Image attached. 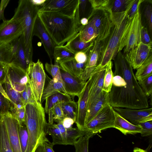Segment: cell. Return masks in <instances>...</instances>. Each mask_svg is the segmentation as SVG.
Returning a JSON list of instances; mask_svg holds the SVG:
<instances>
[{
  "label": "cell",
  "instance_id": "1",
  "mask_svg": "<svg viewBox=\"0 0 152 152\" xmlns=\"http://www.w3.org/2000/svg\"><path fill=\"white\" fill-rule=\"evenodd\" d=\"M113 59L115 70L109 93V104L113 108H148L147 97L139 84L130 63L121 51Z\"/></svg>",
  "mask_w": 152,
  "mask_h": 152
},
{
  "label": "cell",
  "instance_id": "2",
  "mask_svg": "<svg viewBox=\"0 0 152 152\" xmlns=\"http://www.w3.org/2000/svg\"><path fill=\"white\" fill-rule=\"evenodd\" d=\"M38 15L57 46H63L76 36L83 26L80 23L77 8L71 18L53 12H39Z\"/></svg>",
  "mask_w": 152,
  "mask_h": 152
},
{
  "label": "cell",
  "instance_id": "3",
  "mask_svg": "<svg viewBox=\"0 0 152 152\" xmlns=\"http://www.w3.org/2000/svg\"><path fill=\"white\" fill-rule=\"evenodd\" d=\"M25 122L28 134V142L25 152H41L46 137L48 123L42 104L36 102L25 105Z\"/></svg>",
  "mask_w": 152,
  "mask_h": 152
},
{
  "label": "cell",
  "instance_id": "4",
  "mask_svg": "<svg viewBox=\"0 0 152 152\" xmlns=\"http://www.w3.org/2000/svg\"><path fill=\"white\" fill-rule=\"evenodd\" d=\"M134 1L124 12L114 13L111 10L110 29L103 42L99 56L97 66L100 68L105 67L118 53L120 41L128 20V12Z\"/></svg>",
  "mask_w": 152,
  "mask_h": 152
},
{
  "label": "cell",
  "instance_id": "5",
  "mask_svg": "<svg viewBox=\"0 0 152 152\" xmlns=\"http://www.w3.org/2000/svg\"><path fill=\"white\" fill-rule=\"evenodd\" d=\"M39 8L32 4L29 0H19L12 17L20 22L22 27L26 56L29 65L32 61L33 31Z\"/></svg>",
  "mask_w": 152,
  "mask_h": 152
},
{
  "label": "cell",
  "instance_id": "6",
  "mask_svg": "<svg viewBox=\"0 0 152 152\" xmlns=\"http://www.w3.org/2000/svg\"><path fill=\"white\" fill-rule=\"evenodd\" d=\"M142 26L139 10L132 18H128L119 43L118 52L124 49L125 55L138 45L140 43V35Z\"/></svg>",
  "mask_w": 152,
  "mask_h": 152
},
{
  "label": "cell",
  "instance_id": "7",
  "mask_svg": "<svg viewBox=\"0 0 152 152\" xmlns=\"http://www.w3.org/2000/svg\"><path fill=\"white\" fill-rule=\"evenodd\" d=\"M27 75L28 83L36 100L41 103L46 75L43 64L39 59L36 62L32 61L30 64Z\"/></svg>",
  "mask_w": 152,
  "mask_h": 152
},
{
  "label": "cell",
  "instance_id": "8",
  "mask_svg": "<svg viewBox=\"0 0 152 152\" xmlns=\"http://www.w3.org/2000/svg\"><path fill=\"white\" fill-rule=\"evenodd\" d=\"M115 119L113 108L108 104L85 125L84 131L94 135L103 130L114 128Z\"/></svg>",
  "mask_w": 152,
  "mask_h": 152
},
{
  "label": "cell",
  "instance_id": "9",
  "mask_svg": "<svg viewBox=\"0 0 152 152\" xmlns=\"http://www.w3.org/2000/svg\"><path fill=\"white\" fill-rule=\"evenodd\" d=\"M100 69L96 67L94 72L86 82L83 90L78 97L77 114L75 123L77 128L81 130L84 131L89 93Z\"/></svg>",
  "mask_w": 152,
  "mask_h": 152
},
{
  "label": "cell",
  "instance_id": "10",
  "mask_svg": "<svg viewBox=\"0 0 152 152\" xmlns=\"http://www.w3.org/2000/svg\"><path fill=\"white\" fill-rule=\"evenodd\" d=\"M78 0H46L39 12H53L71 18L76 15Z\"/></svg>",
  "mask_w": 152,
  "mask_h": 152
},
{
  "label": "cell",
  "instance_id": "11",
  "mask_svg": "<svg viewBox=\"0 0 152 152\" xmlns=\"http://www.w3.org/2000/svg\"><path fill=\"white\" fill-rule=\"evenodd\" d=\"M20 22L12 18L3 21L0 25V44L10 43L23 34Z\"/></svg>",
  "mask_w": 152,
  "mask_h": 152
},
{
  "label": "cell",
  "instance_id": "12",
  "mask_svg": "<svg viewBox=\"0 0 152 152\" xmlns=\"http://www.w3.org/2000/svg\"><path fill=\"white\" fill-rule=\"evenodd\" d=\"M5 80L10 83L14 90L20 93L24 90L26 84L28 83L26 72L12 63L7 64Z\"/></svg>",
  "mask_w": 152,
  "mask_h": 152
},
{
  "label": "cell",
  "instance_id": "13",
  "mask_svg": "<svg viewBox=\"0 0 152 152\" xmlns=\"http://www.w3.org/2000/svg\"><path fill=\"white\" fill-rule=\"evenodd\" d=\"M113 108L122 117L134 125H137L140 123L152 120L151 107L141 109L120 107Z\"/></svg>",
  "mask_w": 152,
  "mask_h": 152
},
{
  "label": "cell",
  "instance_id": "14",
  "mask_svg": "<svg viewBox=\"0 0 152 152\" xmlns=\"http://www.w3.org/2000/svg\"><path fill=\"white\" fill-rule=\"evenodd\" d=\"M33 36H36L41 40L50 61L54 58V52L56 45L51 38L38 15L34 23Z\"/></svg>",
  "mask_w": 152,
  "mask_h": 152
},
{
  "label": "cell",
  "instance_id": "15",
  "mask_svg": "<svg viewBox=\"0 0 152 152\" xmlns=\"http://www.w3.org/2000/svg\"><path fill=\"white\" fill-rule=\"evenodd\" d=\"M13 152H22L18 133L19 123L10 111L2 115Z\"/></svg>",
  "mask_w": 152,
  "mask_h": 152
},
{
  "label": "cell",
  "instance_id": "16",
  "mask_svg": "<svg viewBox=\"0 0 152 152\" xmlns=\"http://www.w3.org/2000/svg\"><path fill=\"white\" fill-rule=\"evenodd\" d=\"M152 52V46L140 42L134 48L124 55L131 64L133 69H137Z\"/></svg>",
  "mask_w": 152,
  "mask_h": 152
},
{
  "label": "cell",
  "instance_id": "17",
  "mask_svg": "<svg viewBox=\"0 0 152 152\" xmlns=\"http://www.w3.org/2000/svg\"><path fill=\"white\" fill-rule=\"evenodd\" d=\"M61 78L67 94L73 98L78 97L83 90L86 82L79 78L75 77L65 71L60 69Z\"/></svg>",
  "mask_w": 152,
  "mask_h": 152
},
{
  "label": "cell",
  "instance_id": "18",
  "mask_svg": "<svg viewBox=\"0 0 152 152\" xmlns=\"http://www.w3.org/2000/svg\"><path fill=\"white\" fill-rule=\"evenodd\" d=\"M109 104V93L102 91L87 108L85 125L88 123L104 107Z\"/></svg>",
  "mask_w": 152,
  "mask_h": 152
},
{
  "label": "cell",
  "instance_id": "19",
  "mask_svg": "<svg viewBox=\"0 0 152 152\" xmlns=\"http://www.w3.org/2000/svg\"><path fill=\"white\" fill-rule=\"evenodd\" d=\"M115 119L114 128L118 129L125 135L140 133L141 127L138 125L134 124L122 117L114 110Z\"/></svg>",
  "mask_w": 152,
  "mask_h": 152
},
{
  "label": "cell",
  "instance_id": "20",
  "mask_svg": "<svg viewBox=\"0 0 152 152\" xmlns=\"http://www.w3.org/2000/svg\"><path fill=\"white\" fill-rule=\"evenodd\" d=\"M45 100L44 111L45 113L48 114V123L50 124H53V106L58 103L72 100L71 97H68L61 93L53 94L47 98Z\"/></svg>",
  "mask_w": 152,
  "mask_h": 152
},
{
  "label": "cell",
  "instance_id": "21",
  "mask_svg": "<svg viewBox=\"0 0 152 152\" xmlns=\"http://www.w3.org/2000/svg\"><path fill=\"white\" fill-rule=\"evenodd\" d=\"M105 71L106 66L100 69L98 72L96 77L89 91L87 108L98 96L103 91Z\"/></svg>",
  "mask_w": 152,
  "mask_h": 152
},
{
  "label": "cell",
  "instance_id": "22",
  "mask_svg": "<svg viewBox=\"0 0 152 152\" xmlns=\"http://www.w3.org/2000/svg\"><path fill=\"white\" fill-rule=\"evenodd\" d=\"M58 93H61L71 97L66 91L62 80L53 78L50 81L47 86L44 90L41 98V103L48 97Z\"/></svg>",
  "mask_w": 152,
  "mask_h": 152
},
{
  "label": "cell",
  "instance_id": "23",
  "mask_svg": "<svg viewBox=\"0 0 152 152\" xmlns=\"http://www.w3.org/2000/svg\"><path fill=\"white\" fill-rule=\"evenodd\" d=\"M94 41L88 42L82 41L80 39L79 32L64 46L75 54L79 52H83L88 54L93 45Z\"/></svg>",
  "mask_w": 152,
  "mask_h": 152
},
{
  "label": "cell",
  "instance_id": "24",
  "mask_svg": "<svg viewBox=\"0 0 152 152\" xmlns=\"http://www.w3.org/2000/svg\"><path fill=\"white\" fill-rule=\"evenodd\" d=\"M86 63H78L73 58L61 62L58 64L60 69L75 77L79 78L85 69Z\"/></svg>",
  "mask_w": 152,
  "mask_h": 152
},
{
  "label": "cell",
  "instance_id": "25",
  "mask_svg": "<svg viewBox=\"0 0 152 152\" xmlns=\"http://www.w3.org/2000/svg\"><path fill=\"white\" fill-rule=\"evenodd\" d=\"M19 39V46L17 53L10 63L19 67L27 73L29 65L26 59L23 34L20 37Z\"/></svg>",
  "mask_w": 152,
  "mask_h": 152
},
{
  "label": "cell",
  "instance_id": "26",
  "mask_svg": "<svg viewBox=\"0 0 152 152\" xmlns=\"http://www.w3.org/2000/svg\"><path fill=\"white\" fill-rule=\"evenodd\" d=\"M88 21V23L83 26L79 32L80 40L85 42L94 40L99 34L93 21L89 19Z\"/></svg>",
  "mask_w": 152,
  "mask_h": 152
},
{
  "label": "cell",
  "instance_id": "27",
  "mask_svg": "<svg viewBox=\"0 0 152 152\" xmlns=\"http://www.w3.org/2000/svg\"><path fill=\"white\" fill-rule=\"evenodd\" d=\"M0 152H13L2 115L0 116Z\"/></svg>",
  "mask_w": 152,
  "mask_h": 152
},
{
  "label": "cell",
  "instance_id": "28",
  "mask_svg": "<svg viewBox=\"0 0 152 152\" xmlns=\"http://www.w3.org/2000/svg\"><path fill=\"white\" fill-rule=\"evenodd\" d=\"M4 84L5 89L4 90L11 104L14 107L18 108L25 106L22 101L21 93L14 90L8 81L5 80Z\"/></svg>",
  "mask_w": 152,
  "mask_h": 152
},
{
  "label": "cell",
  "instance_id": "29",
  "mask_svg": "<svg viewBox=\"0 0 152 152\" xmlns=\"http://www.w3.org/2000/svg\"><path fill=\"white\" fill-rule=\"evenodd\" d=\"M75 54L64 45L56 46L54 52L55 61L58 64L70 59L74 58Z\"/></svg>",
  "mask_w": 152,
  "mask_h": 152
},
{
  "label": "cell",
  "instance_id": "30",
  "mask_svg": "<svg viewBox=\"0 0 152 152\" xmlns=\"http://www.w3.org/2000/svg\"><path fill=\"white\" fill-rule=\"evenodd\" d=\"M151 74H152V52L150 53L144 62L137 69L135 76L136 79L137 80Z\"/></svg>",
  "mask_w": 152,
  "mask_h": 152
},
{
  "label": "cell",
  "instance_id": "31",
  "mask_svg": "<svg viewBox=\"0 0 152 152\" xmlns=\"http://www.w3.org/2000/svg\"><path fill=\"white\" fill-rule=\"evenodd\" d=\"M87 133L85 131L81 130L77 127L74 128L71 127L66 129V145H74L77 139Z\"/></svg>",
  "mask_w": 152,
  "mask_h": 152
},
{
  "label": "cell",
  "instance_id": "32",
  "mask_svg": "<svg viewBox=\"0 0 152 152\" xmlns=\"http://www.w3.org/2000/svg\"><path fill=\"white\" fill-rule=\"evenodd\" d=\"M61 107L65 117H68L76 120L77 111V103L74 100L72 101L61 103Z\"/></svg>",
  "mask_w": 152,
  "mask_h": 152
},
{
  "label": "cell",
  "instance_id": "33",
  "mask_svg": "<svg viewBox=\"0 0 152 152\" xmlns=\"http://www.w3.org/2000/svg\"><path fill=\"white\" fill-rule=\"evenodd\" d=\"M133 0H111L108 8L113 12H122L126 10Z\"/></svg>",
  "mask_w": 152,
  "mask_h": 152
},
{
  "label": "cell",
  "instance_id": "34",
  "mask_svg": "<svg viewBox=\"0 0 152 152\" xmlns=\"http://www.w3.org/2000/svg\"><path fill=\"white\" fill-rule=\"evenodd\" d=\"M47 134L52 136L53 139L52 143L54 145H64L62 135L56 124H50L48 123Z\"/></svg>",
  "mask_w": 152,
  "mask_h": 152
},
{
  "label": "cell",
  "instance_id": "35",
  "mask_svg": "<svg viewBox=\"0 0 152 152\" xmlns=\"http://www.w3.org/2000/svg\"><path fill=\"white\" fill-rule=\"evenodd\" d=\"M112 63L109 62L106 66V71L104 76L103 91L109 93L112 85L113 73L112 70Z\"/></svg>",
  "mask_w": 152,
  "mask_h": 152
},
{
  "label": "cell",
  "instance_id": "36",
  "mask_svg": "<svg viewBox=\"0 0 152 152\" xmlns=\"http://www.w3.org/2000/svg\"><path fill=\"white\" fill-rule=\"evenodd\" d=\"M93 135L88 133L79 138L74 143L75 152H88L89 139Z\"/></svg>",
  "mask_w": 152,
  "mask_h": 152
},
{
  "label": "cell",
  "instance_id": "37",
  "mask_svg": "<svg viewBox=\"0 0 152 152\" xmlns=\"http://www.w3.org/2000/svg\"><path fill=\"white\" fill-rule=\"evenodd\" d=\"M18 133L22 152H25L28 142V134L25 122L19 124Z\"/></svg>",
  "mask_w": 152,
  "mask_h": 152
},
{
  "label": "cell",
  "instance_id": "38",
  "mask_svg": "<svg viewBox=\"0 0 152 152\" xmlns=\"http://www.w3.org/2000/svg\"><path fill=\"white\" fill-rule=\"evenodd\" d=\"M12 60L10 43L0 44V62L8 64Z\"/></svg>",
  "mask_w": 152,
  "mask_h": 152
},
{
  "label": "cell",
  "instance_id": "39",
  "mask_svg": "<svg viewBox=\"0 0 152 152\" xmlns=\"http://www.w3.org/2000/svg\"><path fill=\"white\" fill-rule=\"evenodd\" d=\"M137 80L146 96L147 97L151 96L152 93V74Z\"/></svg>",
  "mask_w": 152,
  "mask_h": 152
},
{
  "label": "cell",
  "instance_id": "40",
  "mask_svg": "<svg viewBox=\"0 0 152 152\" xmlns=\"http://www.w3.org/2000/svg\"><path fill=\"white\" fill-rule=\"evenodd\" d=\"M45 69L48 73L53 78H56L62 80L60 68L58 64L55 61L54 64L46 63L45 64Z\"/></svg>",
  "mask_w": 152,
  "mask_h": 152
},
{
  "label": "cell",
  "instance_id": "41",
  "mask_svg": "<svg viewBox=\"0 0 152 152\" xmlns=\"http://www.w3.org/2000/svg\"><path fill=\"white\" fill-rule=\"evenodd\" d=\"M21 99L24 106L28 103L36 101L31 90L29 83H28L24 90L21 93Z\"/></svg>",
  "mask_w": 152,
  "mask_h": 152
},
{
  "label": "cell",
  "instance_id": "42",
  "mask_svg": "<svg viewBox=\"0 0 152 152\" xmlns=\"http://www.w3.org/2000/svg\"><path fill=\"white\" fill-rule=\"evenodd\" d=\"M10 112L18 120L19 124L25 122V106L18 108L14 107L11 104Z\"/></svg>",
  "mask_w": 152,
  "mask_h": 152
},
{
  "label": "cell",
  "instance_id": "43",
  "mask_svg": "<svg viewBox=\"0 0 152 152\" xmlns=\"http://www.w3.org/2000/svg\"><path fill=\"white\" fill-rule=\"evenodd\" d=\"M111 0H89L88 1L93 10H101L109 7Z\"/></svg>",
  "mask_w": 152,
  "mask_h": 152
},
{
  "label": "cell",
  "instance_id": "44",
  "mask_svg": "<svg viewBox=\"0 0 152 152\" xmlns=\"http://www.w3.org/2000/svg\"><path fill=\"white\" fill-rule=\"evenodd\" d=\"M11 103L10 100L0 92V116L10 111Z\"/></svg>",
  "mask_w": 152,
  "mask_h": 152
},
{
  "label": "cell",
  "instance_id": "45",
  "mask_svg": "<svg viewBox=\"0 0 152 152\" xmlns=\"http://www.w3.org/2000/svg\"><path fill=\"white\" fill-rule=\"evenodd\" d=\"M61 103L56 104L53 107V121L57 122L63 120L65 117L62 108Z\"/></svg>",
  "mask_w": 152,
  "mask_h": 152
},
{
  "label": "cell",
  "instance_id": "46",
  "mask_svg": "<svg viewBox=\"0 0 152 152\" xmlns=\"http://www.w3.org/2000/svg\"><path fill=\"white\" fill-rule=\"evenodd\" d=\"M140 42L147 45L152 46V41L147 28L142 26L140 35Z\"/></svg>",
  "mask_w": 152,
  "mask_h": 152
},
{
  "label": "cell",
  "instance_id": "47",
  "mask_svg": "<svg viewBox=\"0 0 152 152\" xmlns=\"http://www.w3.org/2000/svg\"><path fill=\"white\" fill-rule=\"evenodd\" d=\"M137 125L140 126L142 128L140 133L142 136H146L152 134V120L140 123Z\"/></svg>",
  "mask_w": 152,
  "mask_h": 152
},
{
  "label": "cell",
  "instance_id": "48",
  "mask_svg": "<svg viewBox=\"0 0 152 152\" xmlns=\"http://www.w3.org/2000/svg\"><path fill=\"white\" fill-rule=\"evenodd\" d=\"M144 15L151 34L152 30V8L151 5L148 4L146 6L144 10Z\"/></svg>",
  "mask_w": 152,
  "mask_h": 152
},
{
  "label": "cell",
  "instance_id": "49",
  "mask_svg": "<svg viewBox=\"0 0 152 152\" xmlns=\"http://www.w3.org/2000/svg\"><path fill=\"white\" fill-rule=\"evenodd\" d=\"M144 0H134L129 9L128 14V18L131 19L132 18L139 10V7L141 3Z\"/></svg>",
  "mask_w": 152,
  "mask_h": 152
},
{
  "label": "cell",
  "instance_id": "50",
  "mask_svg": "<svg viewBox=\"0 0 152 152\" xmlns=\"http://www.w3.org/2000/svg\"><path fill=\"white\" fill-rule=\"evenodd\" d=\"M88 54L83 52H79L75 53L74 59L78 63H84L86 62Z\"/></svg>",
  "mask_w": 152,
  "mask_h": 152
},
{
  "label": "cell",
  "instance_id": "51",
  "mask_svg": "<svg viewBox=\"0 0 152 152\" xmlns=\"http://www.w3.org/2000/svg\"><path fill=\"white\" fill-rule=\"evenodd\" d=\"M19 38L14 40L10 43L11 50L12 60L15 56L17 53L19 48Z\"/></svg>",
  "mask_w": 152,
  "mask_h": 152
},
{
  "label": "cell",
  "instance_id": "52",
  "mask_svg": "<svg viewBox=\"0 0 152 152\" xmlns=\"http://www.w3.org/2000/svg\"><path fill=\"white\" fill-rule=\"evenodd\" d=\"M7 64H4L0 67V83L2 85L4 83L7 75Z\"/></svg>",
  "mask_w": 152,
  "mask_h": 152
},
{
  "label": "cell",
  "instance_id": "53",
  "mask_svg": "<svg viewBox=\"0 0 152 152\" xmlns=\"http://www.w3.org/2000/svg\"><path fill=\"white\" fill-rule=\"evenodd\" d=\"M54 145L48 139L43 142L41 152H55L53 149Z\"/></svg>",
  "mask_w": 152,
  "mask_h": 152
},
{
  "label": "cell",
  "instance_id": "54",
  "mask_svg": "<svg viewBox=\"0 0 152 152\" xmlns=\"http://www.w3.org/2000/svg\"><path fill=\"white\" fill-rule=\"evenodd\" d=\"M10 1L9 0H2L1 1L0 4V21L2 20L4 21L6 20L4 15V12Z\"/></svg>",
  "mask_w": 152,
  "mask_h": 152
},
{
  "label": "cell",
  "instance_id": "55",
  "mask_svg": "<svg viewBox=\"0 0 152 152\" xmlns=\"http://www.w3.org/2000/svg\"><path fill=\"white\" fill-rule=\"evenodd\" d=\"M59 129L62 135L64 145L66 144V129L64 126L62 124V120L57 122L56 124Z\"/></svg>",
  "mask_w": 152,
  "mask_h": 152
},
{
  "label": "cell",
  "instance_id": "56",
  "mask_svg": "<svg viewBox=\"0 0 152 152\" xmlns=\"http://www.w3.org/2000/svg\"><path fill=\"white\" fill-rule=\"evenodd\" d=\"M75 121L73 119L68 117H65L62 120L63 125L66 129L72 127Z\"/></svg>",
  "mask_w": 152,
  "mask_h": 152
},
{
  "label": "cell",
  "instance_id": "57",
  "mask_svg": "<svg viewBox=\"0 0 152 152\" xmlns=\"http://www.w3.org/2000/svg\"><path fill=\"white\" fill-rule=\"evenodd\" d=\"M33 5L40 7L43 4L46 0H29Z\"/></svg>",
  "mask_w": 152,
  "mask_h": 152
},
{
  "label": "cell",
  "instance_id": "58",
  "mask_svg": "<svg viewBox=\"0 0 152 152\" xmlns=\"http://www.w3.org/2000/svg\"><path fill=\"white\" fill-rule=\"evenodd\" d=\"M5 64L1 62H0V67L2 66L4 64ZM0 92H1L3 94L7 99L9 100V99L7 95L4 88H3L2 86L0 83Z\"/></svg>",
  "mask_w": 152,
  "mask_h": 152
},
{
  "label": "cell",
  "instance_id": "59",
  "mask_svg": "<svg viewBox=\"0 0 152 152\" xmlns=\"http://www.w3.org/2000/svg\"><path fill=\"white\" fill-rule=\"evenodd\" d=\"M80 23L83 26H85L88 23V19L86 18H82L80 20Z\"/></svg>",
  "mask_w": 152,
  "mask_h": 152
},
{
  "label": "cell",
  "instance_id": "60",
  "mask_svg": "<svg viewBox=\"0 0 152 152\" xmlns=\"http://www.w3.org/2000/svg\"><path fill=\"white\" fill-rule=\"evenodd\" d=\"M133 152H148L146 151L139 148H135L133 150Z\"/></svg>",
  "mask_w": 152,
  "mask_h": 152
}]
</instances>
